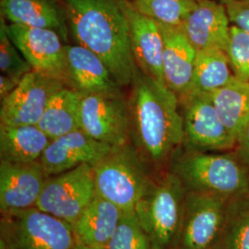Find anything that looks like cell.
Here are the masks:
<instances>
[{"instance_id": "obj_1", "label": "cell", "mask_w": 249, "mask_h": 249, "mask_svg": "<svg viewBox=\"0 0 249 249\" xmlns=\"http://www.w3.org/2000/svg\"><path fill=\"white\" fill-rule=\"evenodd\" d=\"M127 98L130 142L156 174L185 146L184 120L178 95L139 70Z\"/></svg>"}, {"instance_id": "obj_2", "label": "cell", "mask_w": 249, "mask_h": 249, "mask_svg": "<svg viewBox=\"0 0 249 249\" xmlns=\"http://www.w3.org/2000/svg\"><path fill=\"white\" fill-rule=\"evenodd\" d=\"M70 35L99 55L121 87L131 85L139 69L131 51L122 0H63Z\"/></svg>"}, {"instance_id": "obj_3", "label": "cell", "mask_w": 249, "mask_h": 249, "mask_svg": "<svg viewBox=\"0 0 249 249\" xmlns=\"http://www.w3.org/2000/svg\"><path fill=\"white\" fill-rule=\"evenodd\" d=\"M170 171L187 191L229 200L249 192V167L233 151H202L186 148L172 160Z\"/></svg>"}, {"instance_id": "obj_4", "label": "cell", "mask_w": 249, "mask_h": 249, "mask_svg": "<svg viewBox=\"0 0 249 249\" xmlns=\"http://www.w3.org/2000/svg\"><path fill=\"white\" fill-rule=\"evenodd\" d=\"M92 169L96 194L123 212H134L159 175L143 160L130 142L113 147L92 165Z\"/></svg>"}, {"instance_id": "obj_5", "label": "cell", "mask_w": 249, "mask_h": 249, "mask_svg": "<svg viewBox=\"0 0 249 249\" xmlns=\"http://www.w3.org/2000/svg\"><path fill=\"white\" fill-rule=\"evenodd\" d=\"M187 188L169 169L160 173L135 207V213L154 249H177Z\"/></svg>"}, {"instance_id": "obj_6", "label": "cell", "mask_w": 249, "mask_h": 249, "mask_svg": "<svg viewBox=\"0 0 249 249\" xmlns=\"http://www.w3.org/2000/svg\"><path fill=\"white\" fill-rule=\"evenodd\" d=\"M2 215L1 236L10 249H74L77 245L71 224L36 207Z\"/></svg>"}, {"instance_id": "obj_7", "label": "cell", "mask_w": 249, "mask_h": 249, "mask_svg": "<svg viewBox=\"0 0 249 249\" xmlns=\"http://www.w3.org/2000/svg\"><path fill=\"white\" fill-rule=\"evenodd\" d=\"M95 196L92 165L82 164L49 177L36 208L72 225Z\"/></svg>"}, {"instance_id": "obj_8", "label": "cell", "mask_w": 249, "mask_h": 249, "mask_svg": "<svg viewBox=\"0 0 249 249\" xmlns=\"http://www.w3.org/2000/svg\"><path fill=\"white\" fill-rule=\"evenodd\" d=\"M179 102L187 148L202 151H233L236 138L223 124L210 94L189 93Z\"/></svg>"}, {"instance_id": "obj_9", "label": "cell", "mask_w": 249, "mask_h": 249, "mask_svg": "<svg viewBox=\"0 0 249 249\" xmlns=\"http://www.w3.org/2000/svg\"><path fill=\"white\" fill-rule=\"evenodd\" d=\"M5 26L33 71L60 80L68 86L67 44L61 36L53 30L11 24L6 19Z\"/></svg>"}, {"instance_id": "obj_10", "label": "cell", "mask_w": 249, "mask_h": 249, "mask_svg": "<svg viewBox=\"0 0 249 249\" xmlns=\"http://www.w3.org/2000/svg\"><path fill=\"white\" fill-rule=\"evenodd\" d=\"M80 128L92 139L113 147L129 142L127 100L123 94L84 95L80 107Z\"/></svg>"}, {"instance_id": "obj_11", "label": "cell", "mask_w": 249, "mask_h": 249, "mask_svg": "<svg viewBox=\"0 0 249 249\" xmlns=\"http://www.w3.org/2000/svg\"><path fill=\"white\" fill-rule=\"evenodd\" d=\"M66 85L60 80L32 71L1 101L0 124H38L53 94Z\"/></svg>"}, {"instance_id": "obj_12", "label": "cell", "mask_w": 249, "mask_h": 249, "mask_svg": "<svg viewBox=\"0 0 249 249\" xmlns=\"http://www.w3.org/2000/svg\"><path fill=\"white\" fill-rule=\"evenodd\" d=\"M227 199L187 191L177 249H211L221 230Z\"/></svg>"}, {"instance_id": "obj_13", "label": "cell", "mask_w": 249, "mask_h": 249, "mask_svg": "<svg viewBox=\"0 0 249 249\" xmlns=\"http://www.w3.org/2000/svg\"><path fill=\"white\" fill-rule=\"evenodd\" d=\"M48 178L40 160L29 163L0 160L1 213L36 208Z\"/></svg>"}, {"instance_id": "obj_14", "label": "cell", "mask_w": 249, "mask_h": 249, "mask_svg": "<svg viewBox=\"0 0 249 249\" xmlns=\"http://www.w3.org/2000/svg\"><path fill=\"white\" fill-rule=\"evenodd\" d=\"M112 148L113 146L92 139L80 128L52 140L40 162L46 175L52 177L82 164L93 165Z\"/></svg>"}, {"instance_id": "obj_15", "label": "cell", "mask_w": 249, "mask_h": 249, "mask_svg": "<svg viewBox=\"0 0 249 249\" xmlns=\"http://www.w3.org/2000/svg\"><path fill=\"white\" fill-rule=\"evenodd\" d=\"M68 87L88 94H123L107 64L88 48L79 45H66Z\"/></svg>"}, {"instance_id": "obj_16", "label": "cell", "mask_w": 249, "mask_h": 249, "mask_svg": "<svg viewBox=\"0 0 249 249\" xmlns=\"http://www.w3.org/2000/svg\"><path fill=\"white\" fill-rule=\"evenodd\" d=\"M158 23L163 39L164 82L180 100L190 92L197 50L190 43L182 27Z\"/></svg>"}, {"instance_id": "obj_17", "label": "cell", "mask_w": 249, "mask_h": 249, "mask_svg": "<svg viewBox=\"0 0 249 249\" xmlns=\"http://www.w3.org/2000/svg\"><path fill=\"white\" fill-rule=\"evenodd\" d=\"M122 6L128 21L131 51L138 69L165 84L162 72L163 39L159 23L138 12L128 0H122Z\"/></svg>"}, {"instance_id": "obj_18", "label": "cell", "mask_w": 249, "mask_h": 249, "mask_svg": "<svg viewBox=\"0 0 249 249\" xmlns=\"http://www.w3.org/2000/svg\"><path fill=\"white\" fill-rule=\"evenodd\" d=\"M231 23L221 0H198L181 25L196 50L219 48L226 51Z\"/></svg>"}, {"instance_id": "obj_19", "label": "cell", "mask_w": 249, "mask_h": 249, "mask_svg": "<svg viewBox=\"0 0 249 249\" xmlns=\"http://www.w3.org/2000/svg\"><path fill=\"white\" fill-rule=\"evenodd\" d=\"M0 6L2 18L9 23L53 30L68 43L66 10L58 0H0Z\"/></svg>"}, {"instance_id": "obj_20", "label": "cell", "mask_w": 249, "mask_h": 249, "mask_svg": "<svg viewBox=\"0 0 249 249\" xmlns=\"http://www.w3.org/2000/svg\"><path fill=\"white\" fill-rule=\"evenodd\" d=\"M124 212L96 194L79 219L72 224L77 241L105 249L114 235Z\"/></svg>"}, {"instance_id": "obj_21", "label": "cell", "mask_w": 249, "mask_h": 249, "mask_svg": "<svg viewBox=\"0 0 249 249\" xmlns=\"http://www.w3.org/2000/svg\"><path fill=\"white\" fill-rule=\"evenodd\" d=\"M51 141L37 124H0V159L14 163L39 161Z\"/></svg>"}, {"instance_id": "obj_22", "label": "cell", "mask_w": 249, "mask_h": 249, "mask_svg": "<svg viewBox=\"0 0 249 249\" xmlns=\"http://www.w3.org/2000/svg\"><path fill=\"white\" fill-rule=\"evenodd\" d=\"M83 96L71 87H63L50 99L37 125L51 140L80 129Z\"/></svg>"}, {"instance_id": "obj_23", "label": "cell", "mask_w": 249, "mask_h": 249, "mask_svg": "<svg viewBox=\"0 0 249 249\" xmlns=\"http://www.w3.org/2000/svg\"><path fill=\"white\" fill-rule=\"evenodd\" d=\"M210 96L223 124L237 139L249 123V82L233 77Z\"/></svg>"}, {"instance_id": "obj_24", "label": "cell", "mask_w": 249, "mask_h": 249, "mask_svg": "<svg viewBox=\"0 0 249 249\" xmlns=\"http://www.w3.org/2000/svg\"><path fill=\"white\" fill-rule=\"evenodd\" d=\"M233 77L225 50L219 48L198 50L189 93L211 94L223 88Z\"/></svg>"}, {"instance_id": "obj_25", "label": "cell", "mask_w": 249, "mask_h": 249, "mask_svg": "<svg viewBox=\"0 0 249 249\" xmlns=\"http://www.w3.org/2000/svg\"><path fill=\"white\" fill-rule=\"evenodd\" d=\"M211 249H249V192L227 201L221 230Z\"/></svg>"}, {"instance_id": "obj_26", "label": "cell", "mask_w": 249, "mask_h": 249, "mask_svg": "<svg viewBox=\"0 0 249 249\" xmlns=\"http://www.w3.org/2000/svg\"><path fill=\"white\" fill-rule=\"evenodd\" d=\"M198 0H128L138 12L160 23L181 26Z\"/></svg>"}, {"instance_id": "obj_27", "label": "cell", "mask_w": 249, "mask_h": 249, "mask_svg": "<svg viewBox=\"0 0 249 249\" xmlns=\"http://www.w3.org/2000/svg\"><path fill=\"white\" fill-rule=\"evenodd\" d=\"M106 249H154L135 212H124Z\"/></svg>"}, {"instance_id": "obj_28", "label": "cell", "mask_w": 249, "mask_h": 249, "mask_svg": "<svg viewBox=\"0 0 249 249\" xmlns=\"http://www.w3.org/2000/svg\"><path fill=\"white\" fill-rule=\"evenodd\" d=\"M0 71L1 74L18 82L33 71L24 55L9 37L4 18H1L0 24Z\"/></svg>"}, {"instance_id": "obj_29", "label": "cell", "mask_w": 249, "mask_h": 249, "mask_svg": "<svg viewBox=\"0 0 249 249\" xmlns=\"http://www.w3.org/2000/svg\"><path fill=\"white\" fill-rule=\"evenodd\" d=\"M233 76L249 82V34L231 24L226 48Z\"/></svg>"}, {"instance_id": "obj_30", "label": "cell", "mask_w": 249, "mask_h": 249, "mask_svg": "<svg viewBox=\"0 0 249 249\" xmlns=\"http://www.w3.org/2000/svg\"><path fill=\"white\" fill-rule=\"evenodd\" d=\"M232 25L249 34V0H221Z\"/></svg>"}, {"instance_id": "obj_31", "label": "cell", "mask_w": 249, "mask_h": 249, "mask_svg": "<svg viewBox=\"0 0 249 249\" xmlns=\"http://www.w3.org/2000/svg\"><path fill=\"white\" fill-rule=\"evenodd\" d=\"M233 152L245 165L249 167V123L237 136Z\"/></svg>"}, {"instance_id": "obj_32", "label": "cell", "mask_w": 249, "mask_h": 249, "mask_svg": "<svg viewBox=\"0 0 249 249\" xmlns=\"http://www.w3.org/2000/svg\"><path fill=\"white\" fill-rule=\"evenodd\" d=\"M19 82L16 80H12L6 75L1 74L0 76V99L1 101L3 99L8 97L9 94L16 89Z\"/></svg>"}, {"instance_id": "obj_33", "label": "cell", "mask_w": 249, "mask_h": 249, "mask_svg": "<svg viewBox=\"0 0 249 249\" xmlns=\"http://www.w3.org/2000/svg\"><path fill=\"white\" fill-rule=\"evenodd\" d=\"M74 249H101V248H96V247H91V246H88L85 244H82L80 242H77V245Z\"/></svg>"}, {"instance_id": "obj_34", "label": "cell", "mask_w": 249, "mask_h": 249, "mask_svg": "<svg viewBox=\"0 0 249 249\" xmlns=\"http://www.w3.org/2000/svg\"><path fill=\"white\" fill-rule=\"evenodd\" d=\"M0 249H9L8 243L4 239V237L0 236Z\"/></svg>"}]
</instances>
